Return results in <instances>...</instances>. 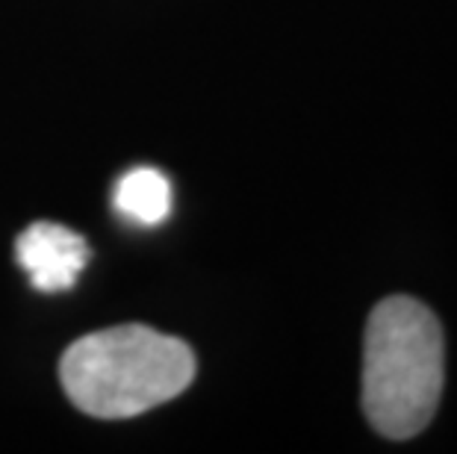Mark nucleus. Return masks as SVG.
Wrapping results in <instances>:
<instances>
[{
	"instance_id": "nucleus-1",
	"label": "nucleus",
	"mask_w": 457,
	"mask_h": 454,
	"mask_svg": "<svg viewBox=\"0 0 457 454\" xmlns=\"http://www.w3.org/2000/svg\"><path fill=\"white\" fill-rule=\"evenodd\" d=\"M445 384L440 318L411 295L375 304L363 336V413L386 440H411L431 425Z\"/></svg>"
},
{
	"instance_id": "nucleus-2",
	"label": "nucleus",
	"mask_w": 457,
	"mask_h": 454,
	"mask_svg": "<svg viewBox=\"0 0 457 454\" xmlns=\"http://www.w3.org/2000/svg\"><path fill=\"white\" fill-rule=\"evenodd\" d=\"M60 378L74 408L95 419H128L178 399L195 378V354L148 325H119L68 345Z\"/></svg>"
},
{
	"instance_id": "nucleus-3",
	"label": "nucleus",
	"mask_w": 457,
	"mask_h": 454,
	"mask_svg": "<svg viewBox=\"0 0 457 454\" xmlns=\"http://www.w3.org/2000/svg\"><path fill=\"white\" fill-rule=\"evenodd\" d=\"M18 266L30 275L38 293H65L89 263V245L71 227L54 221H36L15 243Z\"/></svg>"
},
{
	"instance_id": "nucleus-4",
	"label": "nucleus",
	"mask_w": 457,
	"mask_h": 454,
	"mask_svg": "<svg viewBox=\"0 0 457 454\" xmlns=\"http://www.w3.org/2000/svg\"><path fill=\"white\" fill-rule=\"evenodd\" d=\"M112 204L133 225L157 227L171 212V183L160 169L136 166L115 183Z\"/></svg>"
}]
</instances>
